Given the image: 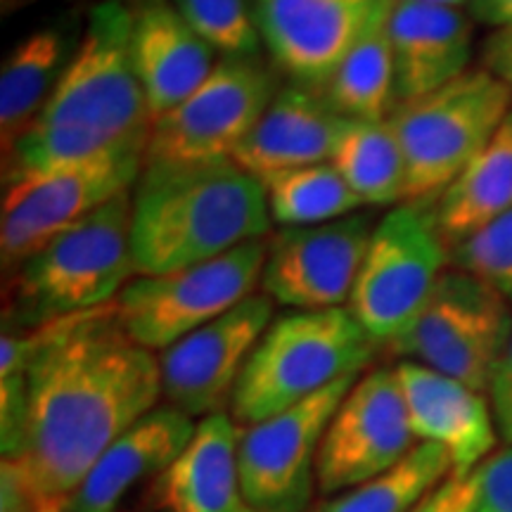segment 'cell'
Returning <instances> with one entry per match:
<instances>
[{
    "label": "cell",
    "instance_id": "cell-2",
    "mask_svg": "<svg viewBox=\"0 0 512 512\" xmlns=\"http://www.w3.org/2000/svg\"><path fill=\"white\" fill-rule=\"evenodd\" d=\"M131 27L133 12L121 0L93 5L46 107L3 155V183L147 145L152 114L131 60Z\"/></svg>",
    "mask_w": 512,
    "mask_h": 512
},
{
    "label": "cell",
    "instance_id": "cell-18",
    "mask_svg": "<svg viewBox=\"0 0 512 512\" xmlns=\"http://www.w3.org/2000/svg\"><path fill=\"white\" fill-rule=\"evenodd\" d=\"M396 105L425 98L463 76L475 53V22L460 8L394 0L389 12Z\"/></svg>",
    "mask_w": 512,
    "mask_h": 512
},
{
    "label": "cell",
    "instance_id": "cell-17",
    "mask_svg": "<svg viewBox=\"0 0 512 512\" xmlns=\"http://www.w3.org/2000/svg\"><path fill=\"white\" fill-rule=\"evenodd\" d=\"M394 368L415 439L444 448L453 475H472L494 456L498 427L491 401L482 392L415 361H401Z\"/></svg>",
    "mask_w": 512,
    "mask_h": 512
},
{
    "label": "cell",
    "instance_id": "cell-11",
    "mask_svg": "<svg viewBox=\"0 0 512 512\" xmlns=\"http://www.w3.org/2000/svg\"><path fill=\"white\" fill-rule=\"evenodd\" d=\"M278 91V69L259 55L219 57L195 93L152 121L145 159H233Z\"/></svg>",
    "mask_w": 512,
    "mask_h": 512
},
{
    "label": "cell",
    "instance_id": "cell-12",
    "mask_svg": "<svg viewBox=\"0 0 512 512\" xmlns=\"http://www.w3.org/2000/svg\"><path fill=\"white\" fill-rule=\"evenodd\" d=\"M358 375L287 411L242 427L240 482L252 512H309L318 494V451L332 415Z\"/></svg>",
    "mask_w": 512,
    "mask_h": 512
},
{
    "label": "cell",
    "instance_id": "cell-25",
    "mask_svg": "<svg viewBox=\"0 0 512 512\" xmlns=\"http://www.w3.org/2000/svg\"><path fill=\"white\" fill-rule=\"evenodd\" d=\"M392 5L394 0H377L368 27L320 88L344 119L380 121L396 110L394 53L387 27Z\"/></svg>",
    "mask_w": 512,
    "mask_h": 512
},
{
    "label": "cell",
    "instance_id": "cell-29",
    "mask_svg": "<svg viewBox=\"0 0 512 512\" xmlns=\"http://www.w3.org/2000/svg\"><path fill=\"white\" fill-rule=\"evenodd\" d=\"M171 5L221 57H252L264 46L252 0H171Z\"/></svg>",
    "mask_w": 512,
    "mask_h": 512
},
{
    "label": "cell",
    "instance_id": "cell-22",
    "mask_svg": "<svg viewBox=\"0 0 512 512\" xmlns=\"http://www.w3.org/2000/svg\"><path fill=\"white\" fill-rule=\"evenodd\" d=\"M131 12V60L155 121L202 86L216 64L214 48L171 0H136Z\"/></svg>",
    "mask_w": 512,
    "mask_h": 512
},
{
    "label": "cell",
    "instance_id": "cell-35",
    "mask_svg": "<svg viewBox=\"0 0 512 512\" xmlns=\"http://www.w3.org/2000/svg\"><path fill=\"white\" fill-rule=\"evenodd\" d=\"M470 17L494 31L512 29V0H467Z\"/></svg>",
    "mask_w": 512,
    "mask_h": 512
},
{
    "label": "cell",
    "instance_id": "cell-34",
    "mask_svg": "<svg viewBox=\"0 0 512 512\" xmlns=\"http://www.w3.org/2000/svg\"><path fill=\"white\" fill-rule=\"evenodd\" d=\"M482 67L512 93V29L494 31L482 46Z\"/></svg>",
    "mask_w": 512,
    "mask_h": 512
},
{
    "label": "cell",
    "instance_id": "cell-23",
    "mask_svg": "<svg viewBox=\"0 0 512 512\" xmlns=\"http://www.w3.org/2000/svg\"><path fill=\"white\" fill-rule=\"evenodd\" d=\"M76 43L64 27H41L15 43L0 67V143L3 155L29 126L55 91L72 60Z\"/></svg>",
    "mask_w": 512,
    "mask_h": 512
},
{
    "label": "cell",
    "instance_id": "cell-14",
    "mask_svg": "<svg viewBox=\"0 0 512 512\" xmlns=\"http://www.w3.org/2000/svg\"><path fill=\"white\" fill-rule=\"evenodd\" d=\"M273 306L256 292L157 354L164 403L197 422L226 413L249 356L275 318Z\"/></svg>",
    "mask_w": 512,
    "mask_h": 512
},
{
    "label": "cell",
    "instance_id": "cell-6",
    "mask_svg": "<svg viewBox=\"0 0 512 512\" xmlns=\"http://www.w3.org/2000/svg\"><path fill=\"white\" fill-rule=\"evenodd\" d=\"M510 112L512 93L482 64L425 98L396 105L389 121L406 162L403 204L432 207Z\"/></svg>",
    "mask_w": 512,
    "mask_h": 512
},
{
    "label": "cell",
    "instance_id": "cell-15",
    "mask_svg": "<svg viewBox=\"0 0 512 512\" xmlns=\"http://www.w3.org/2000/svg\"><path fill=\"white\" fill-rule=\"evenodd\" d=\"M375 223L366 214L304 228H280L268 238L261 292L290 311L347 306Z\"/></svg>",
    "mask_w": 512,
    "mask_h": 512
},
{
    "label": "cell",
    "instance_id": "cell-20",
    "mask_svg": "<svg viewBox=\"0 0 512 512\" xmlns=\"http://www.w3.org/2000/svg\"><path fill=\"white\" fill-rule=\"evenodd\" d=\"M344 124L320 88L290 83L266 107L233 162L266 185L285 171L330 162Z\"/></svg>",
    "mask_w": 512,
    "mask_h": 512
},
{
    "label": "cell",
    "instance_id": "cell-36",
    "mask_svg": "<svg viewBox=\"0 0 512 512\" xmlns=\"http://www.w3.org/2000/svg\"><path fill=\"white\" fill-rule=\"evenodd\" d=\"M420 3L446 5V8H463V5H467V0H420Z\"/></svg>",
    "mask_w": 512,
    "mask_h": 512
},
{
    "label": "cell",
    "instance_id": "cell-16",
    "mask_svg": "<svg viewBox=\"0 0 512 512\" xmlns=\"http://www.w3.org/2000/svg\"><path fill=\"white\" fill-rule=\"evenodd\" d=\"M261 43L290 83L323 88L368 27L377 0H252Z\"/></svg>",
    "mask_w": 512,
    "mask_h": 512
},
{
    "label": "cell",
    "instance_id": "cell-8",
    "mask_svg": "<svg viewBox=\"0 0 512 512\" xmlns=\"http://www.w3.org/2000/svg\"><path fill=\"white\" fill-rule=\"evenodd\" d=\"M268 240L164 275H136L117 299V316L140 347L162 354L178 339L221 318L261 287Z\"/></svg>",
    "mask_w": 512,
    "mask_h": 512
},
{
    "label": "cell",
    "instance_id": "cell-33",
    "mask_svg": "<svg viewBox=\"0 0 512 512\" xmlns=\"http://www.w3.org/2000/svg\"><path fill=\"white\" fill-rule=\"evenodd\" d=\"M489 401L494 411L498 437L512 446V339L494 370L489 384Z\"/></svg>",
    "mask_w": 512,
    "mask_h": 512
},
{
    "label": "cell",
    "instance_id": "cell-13",
    "mask_svg": "<svg viewBox=\"0 0 512 512\" xmlns=\"http://www.w3.org/2000/svg\"><path fill=\"white\" fill-rule=\"evenodd\" d=\"M418 444L396 368L366 370L325 430L318 451V494H344L392 470Z\"/></svg>",
    "mask_w": 512,
    "mask_h": 512
},
{
    "label": "cell",
    "instance_id": "cell-26",
    "mask_svg": "<svg viewBox=\"0 0 512 512\" xmlns=\"http://www.w3.org/2000/svg\"><path fill=\"white\" fill-rule=\"evenodd\" d=\"M330 164L363 204L399 207L406 197V162L389 119H347Z\"/></svg>",
    "mask_w": 512,
    "mask_h": 512
},
{
    "label": "cell",
    "instance_id": "cell-24",
    "mask_svg": "<svg viewBox=\"0 0 512 512\" xmlns=\"http://www.w3.org/2000/svg\"><path fill=\"white\" fill-rule=\"evenodd\" d=\"M512 209V112L463 174L432 204L448 252Z\"/></svg>",
    "mask_w": 512,
    "mask_h": 512
},
{
    "label": "cell",
    "instance_id": "cell-5",
    "mask_svg": "<svg viewBox=\"0 0 512 512\" xmlns=\"http://www.w3.org/2000/svg\"><path fill=\"white\" fill-rule=\"evenodd\" d=\"M380 347L347 306L287 311L273 318L245 370L230 418L249 427L316 396L349 375L366 373Z\"/></svg>",
    "mask_w": 512,
    "mask_h": 512
},
{
    "label": "cell",
    "instance_id": "cell-19",
    "mask_svg": "<svg viewBox=\"0 0 512 512\" xmlns=\"http://www.w3.org/2000/svg\"><path fill=\"white\" fill-rule=\"evenodd\" d=\"M195 430L197 420L159 403L102 453L60 512H121L133 491H143L181 456Z\"/></svg>",
    "mask_w": 512,
    "mask_h": 512
},
{
    "label": "cell",
    "instance_id": "cell-3",
    "mask_svg": "<svg viewBox=\"0 0 512 512\" xmlns=\"http://www.w3.org/2000/svg\"><path fill=\"white\" fill-rule=\"evenodd\" d=\"M266 188L233 159L143 162L131 192L136 275H164L271 238Z\"/></svg>",
    "mask_w": 512,
    "mask_h": 512
},
{
    "label": "cell",
    "instance_id": "cell-9",
    "mask_svg": "<svg viewBox=\"0 0 512 512\" xmlns=\"http://www.w3.org/2000/svg\"><path fill=\"white\" fill-rule=\"evenodd\" d=\"M510 339L508 299L477 275L448 266L411 330L389 351L484 394Z\"/></svg>",
    "mask_w": 512,
    "mask_h": 512
},
{
    "label": "cell",
    "instance_id": "cell-27",
    "mask_svg": "<svg viewBox=\"0 0 512 512\" xmlns=\"http://www.w3.org/2000/svg\"><path fill=\"white\" fill-rule=\"evenodd\" d=\"M451 475L453 465L444 448L420 441L392 470L323 498L309 512H413Z\"/></svg>",
    "mask_w": 512,
    "mask_h": 512
},
{
    "label": "cell",
    "instance_id": "cell-4",
    "mask_svg": "<svg viewBox=\"0 0 512 512\" xmlns=\"http://www.w3.org/2000/svg\"><path fill=\"white\" fill-rule=\"evenodd\" d=\"M131 190L55 235L5 280V328L34 330L112 304L136 278Z\"/></svg>",
    "mask_w": 512,
    "mask_h": 512
},
{
    "label": "cell",
    "instance_id": "cell-7",
    "mask_svg": "<svg viewBox=\"0 0 512 512\" xmlns=\"http://www.w3.org/2000/svg\"><path fill=\"white\" fill-rule=\"evenodd\" d=\"M451 252L432 207L399 204L370 235L347 309L380 349H392L425 309Z\"/></svg>",
    "mask_w": 512,
    "mask_h": 512
},
{
    "label": "cell",
    "instance_id": "cell-10",
    "mask_svg": "<svg viewBox=\"0 0 512 512\" xmlns=\"http://www.w3.org/2000/svg\"><path fill=\"white\" fill-rule=\"evenodd\" d=\"M145 147H121L83 162L3 183L0 211V264L8 275L48 245L55 235L76 226L136 185Z\"/></svg>",
    "mask_w": 512,
    "mask_h": 512
},
{
    "label": "cell",
    "instance_id": "cell-21",
    "mask_svg": "<svg viewBox=\"0 0 512 512\" xmlns=\"http://www.w3.org/2000/svg\"><path fill=\"white\" fill-rule=\"evenodd\" d=\"M240 427L230 413L197 422L190 444L145 486V512H252L240 482Z\"/></svg>",
    "mask_w": 512,
    "mask_h": 512
},
{
    "label": "cell",
    "instance_id": "cell-1",
    "mask_svg": "<svg viewBox=\"0 0 512 512\" xmlns=\"http://www.w3.org/2000/svg\"><path fill=\"white\" fill-rule=\"evenodd\" d=\"M29 335L34 356L22 430L3 458V512H60L102 453L159 406L162 373L114 302Z\"/></svg>",
    "mask_w": 512,
    "mask_h": 512
},
{
    "label": "cell",
    "instance_id": "cell-30",
    "mask_svg": "<svg viewBox=\"0 0 512 512\" xmlns=\"http://www.w3.org/2000/svg\"><path fill=\"white\" fill-rule=\"evenodd\" d=\"M451 266L477 275L512 306V209L453 247Z\"/></svg>",
    "mask_w": 512,
    "mask_h": 512
},
{
    "label": "cell",
    "instance_id": "cell-32",
    "mask_svg": "<svg viewBox=\"0 0 512 512\" xmlns=\"http://www.w3.org/2000/svg\"><path fill=\"white\" fill-rule=\"evenodd\" d=\"M477 501V470L467 477L451 475L413 512H472Z\"/></svg>",
    "mask_w": 512,
    "mask_h": 512
},
{
    "label": "cell",
    "instance_id": "cell-28",
    "mask_svg": "<svg viewBox=\"0 0 512 512\" xmlns=\"http://www.w3.org/2000/svg\"><path fill=\"white\" fill-rule=\"evenodd\" d=\"M271 221L280 228L320 226L363 207L358 195L330 162L285 171L266 185Z\"/></svg>",
    "mask_w": 512,
    "mask_h": 512
},
{
    "label": "cell",
    "instance_id": "cell-31",
    "mask_svg": "<svg viewBox=\"0 0 512 512\" xmlns=\"http://www.w3.org/2000/svg\"><path fill=\"white\" fill-rule=\"evenodd\" d=\"M472 512H512V446L477 467V501Z\"/></svg>",
    "mask_w": 512,
    "mask_h": 512
}]
</instances>
